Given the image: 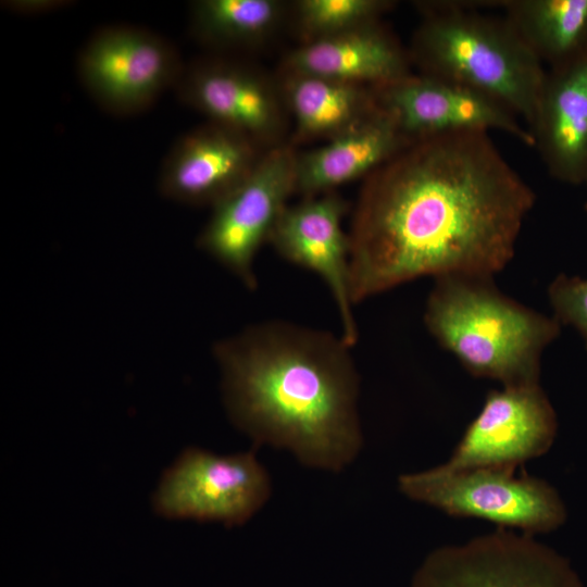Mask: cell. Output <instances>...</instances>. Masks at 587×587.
<instances>
[{"mask_svg":"<svg viewBox=\"0 0 587 587\" xmlns=\"http://www.w3.org/2000/svg\"><path fill=\"white\" fill-rule=\"evenodd\" d=\"M555 429L554 411L539 383L491 390L441 465L448 470L516 469L546 453Z\"/></svg>","mask_w":587,"mask_h":587,"instance_id":"cell-11","label":"cell"},{"mask_svg":"<svg viewBox=\"0 0 587 587\" xmlns=\"http://www.w3.org/2000/svg\"><path fill=\"white\" fill-rule=\"evenodd\" d=\"M277 76L295 123L291 143L328 141L379 110L374 87L280 71Z\"/></svg>","mask_w":587,"mask_h":587,"instance_id":"cell-18","label":"cell"},{"mask_svg":"<svg viewBox=\"0 0 587 587\" xmlns=\"http://www.w3.org/2000/svg\"><path fill=\"white\" fill-rule=\"evenodd\" d=\"M408 49L380 22L300 43L283 59L280 72L382 87L413 72Z\"/></svg>","mask_w":587,"mask_h":587,"instance_id":"cell-15","label":"cell"},{"mask_svg":"<svg viewBox=\"0 0 587 587\" xmlns=\"http://www.w3.org/2000/svg\"><path fill=\"white\" fill-rule=\"evenodd\" d=\"M271 489L268 473L253 451L218 455L188 447L163 472L151 504L164 519L233 527L248 522Z\"/></svg>","mask_w":587,"mask_h":587,"instance_id":"cell-7","label":"cell"},{"mask_svg":"<svg viewBox=\"0 0 587 587\" xmlns=\"http://www.w3.org/2000/svg\"><path fill=\"white\" fill-rule=\"evenodd\" d=\"M416 7L423 18L408 52L419 73L499 102L530 130L546 71L504 17L484 15L477 3L462 1Z\"/></svg>","mask_w":587,"mask_h":587,"instance_id":"cell-3","label":"cell"},{"mask_svg":"<svg viewBox=\"0 0 587 587\" xmlns=\"http://www.w3.org/2000/svg\"><path fill=\"white\" fill-rule=\"evenodd\" d=\"M185 62L167 38L146 27L111 24L95 30L76 59L77 78L108 114L126 117L174 89Z\"/></svg>","mask_w":587,"mask_h":587,"instance_id":"cell-6","label":"cell"},{"mask_svg":"<svg viewBox=\"0 0 587 587\" xmlns=\"http://www.w3.org/2000/svg\"><path fill=\"white\" fill-rule=\"evenodd\" d=\"M264 151L246 136L207 121L173 143L158 188L170 200L213 207L243 183Z\"/></svg>","mask_w":587,"mask_h":587,"instance_id":"cell-14","label":"cell"},{"mask_svg":"<svg viewBox=\"0 0 587 587\" xmlns=\"http://www.w3.org/2000/svg\"><path fill=\"white\" fill-rule=\"evenodd\" d=\"M296 160L291 143L265 150L243 183L212 207L198 237V247L250 289L258 284L257 253L296 193Z\"/></svg>","mask_w":587,"mask_h":587,"instance_id":"cell-9","label":"cell"},{"mask_svg":"<svg viewBox=\"0 0 587 587\" xmlns=\"http://www.w3.org/2000/svg\"><path fill=\"white\" fill-rule=\"evenodd\" d=\"M412 587H582L566 561L535 536L498 527L433 550Z\"/></svg>","mask_w":587,"mask_h":587,"instance_id":"cell-10","label":"cell"},{"mask_svg":"<svg viewBox=\"0 0 587 587\" xmlns=\"http://www.w3.org/2000/svg\"><path fill=\"white\" fill-rule=\"evenodd\" d=\"M424 322L467 372L502 387L538 384L542 352L559 334L555 319L508 297L487 277L436 278Z\"/></svg>","mask_w":587,"mask_h":587,"instance_id":"cell-4","label":"cell"},{"mask_svg":"<svg viewBox=\"0 0 587 587\" xmlns=\"http://www.w3.org/2000/svg\"><path fill=\"white\" fill-rule=\"evenodd\" d=\"M407 498L447 515L475 517L500 528L536 536L564 521L555 490L544 479L512 467L448 470L441 464L398 477Z\"/></svg>","mask_w":587,"mask_h":587,"instance_id":"cell-5","label":"cell"},{"mask_svg":"<svg viewBox=\"0 0 587 587\" xmlns=\"http://www.w3.org/2000/svg\"><path fill=\"white\" fill-rule=\"evenodd\" d=\"M497 7L541 63L554 67L586 52L587 0H503Z\"/></svg>","mask_w":587,"mask_h":587,"instance_id":"cell-20","label":"cell"},{"mask_svg":"<svg viewBox=\"0 0 587 587\" xmlns=\"http://www.w3.org/2000/svg\"><path fill=\"white\" fill-rule=\"evenodd\" d=\"M535 201L489 133L413 141L361 188L348 232L353 303L425 276L492 278Z\"/></svg>","mask_w":587,"mask_h":587,"instance_id":"cell-1","label":"cell"},{"mask_svg":"<svg viewBox=\"0 0 587 587\" xmlns=\"http://www.w3.org/2000/svg\"><path fill=\"white\" fill-rule=\"evenodd\" d=\"M383 109L326 145L297 152L296 193L313 197L366 177L412 143Z\"/></svg>","mask_w":587,"mask_h":587,"instance_id":"cell-17","label":"cell"},{"mask_svg":"<svg viewBox=\"0 0 587 587\" xmlns=\"http://www.w3.org/2000/svg\"><path fill=\"white\" fill-rule=\"evenodd\" d=\"M530 133L553 175L587 176V51L546 72Z\"/></svg>","mask_w":587,"mask_h":587,"instance_id":"cell-16","label":"cell"},{"mask_svg":"<svg viewBox=\"0 0 587 587\" xmlns=\"http://www.w3.org/2000/svg\"><path fill=\"white\" fill-rule=\"evenodd\" d=\"M375 91L379 108L413 141L448 133L497 130L534 147L530 130L516 115L462 85L412 73Z\"/></svg>","mask_w":587,"mask_h":587,"instance_id":"cell-12","label":"cell"},{"mask_svg":"<svg viewBox=\"0 0 587 587\" xmlns=\"http://www.w3.org/2000/svg\"><path fill=\"white\" fill-rule=\"evenodd\" d=\"M285 0H197L189 5V32L209 53L255 51L289 27Z\"/></svg>","mask_w":587,"mask_h":587,"instance_id":"cell-19","label":"cell"},{"mask_svg":"<svg viewBox=\"0 0 587 587\" xmlns=\"http://www.w3.org/2000/svg\"><path fill=\"white\" fill-rule=\"evenodd\" d=\"M348 203L336 190L288 204L270 241L285 260L317 274L328 287L341 323L342 340L353 347L358 326L350 290V240L342 228Z\"/></svg>","mask_w":587,"mask_h":587,"instance_id":"cell-13","label":"cell"},{"mask_svg":"<svg viewBox=\"0 0 587 587\" xmlns=\"http://www.w3.org/2000/svg\"><path fill=\"white\" fill-rule=\"evenodd\" d=\"M548 295L555 319L576 327L587 340V279L559 277Z\"/></svg>","mask_w":587,"mask_h":587,"instance_id":"cell-22","label":"cell"},{"mask_svg":"<svg viewBox=\"0 0 587 587\" xmlns=\"http://www.w3.org/2000/svg\"><path fill=\"white\" fill-rule=\"evenodd\" d=\"M390 0H297L290 3L289 27L300 43L339 35L380 22Z\"/></svg>","mask_w":587,"mask_h":587,"instance_id":"cell-21","label":"cell"},{"mask_svg":"<svg viewBox=\"0 0 587 587\" xmlns=\"http://www.w3.org/2000/svg\"><path fill=\"white\" fill-rule=\"evenodd\" d=\"M173 90L208 122L246 136L263 150L286 143L290 115L277 74L240 57L208 53L185 63Z\"/></svg>","mask_w":587,"mask_h":587,"instance_id":"cell-8","label":"cell"},{"mask_svg":"<svg viewBox=\"0 0 587 587\" xmlns=\"http://www.w3.org/2000/svg\"><path fill=\"white\" fill-rule=\"evenodd\" d=\"M333 334L285 321L246 327L213 346L223 403L255 446L291 452L305 466L339 472L359 454V375Z\"/></svg>","mask_w":587,"mask_h":587,"instance_id":"cell-2","label":"cell"},{"mask_svg":"<svg viewBox=\"0 0 587 587\" xmlns=\"http://www.w3.org/2000/svg\"><path fill=\"white\" fill-rule=\"evenodd\" d=\"M73 3L70 0H7L2 7L14 14L39 16L64 10Z\"/></svg>","mask_w":587,"mask_h":587,"instance_id":"cell-23","label":"cell"}]
</instances>
